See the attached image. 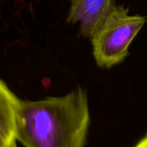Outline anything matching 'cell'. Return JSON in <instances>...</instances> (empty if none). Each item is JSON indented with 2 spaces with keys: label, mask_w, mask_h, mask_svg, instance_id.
Instances as JSON below:
<instances>
[{
  "label": "cell",
  "mask_w": 147,
  "mask_h": 147,
  "mask_svg": "<svg viewBox=\"0 0 147 147\" xmlns=\"http://www.w3.org/2000/svg\"><path fill=\"white\" fill-rule=\"evenodd\" d=\"M114 0H70L67 22L78 24L80 34L90 38L108 13Z\"/></svg>",
  "instance_id": "cell-3"
},
{
  "label": "cell",
  "mask_w": 147,
  "mask_h": 147,
  "mask_svg": "<svg viewBox=\"0 0 147 147\" xmlns=\"http://www.w3.org/2000/svg\"><path fill=\"white\" fill-rule=\"evenodd\" d=\"M145 23V17L130 15L127 8L113 2L90 37L97 66L110 68L122 62L129 55V46Z\"/></svg>",
  "instance_id": "cell-2"
},
{
  "label": "cell",
  "mask_w": 147,
  "mask_h": 147,
  "mask_svg": "<svg viewBox=\"0 0 147 147\" xmlns=\"http://www.w3.org/2000/svg\"><path fill=\"white\" fill-rule=\"evenodd\" d=\"M11 147H18V145H17V142H15L13 144H12V146Z\"/></svg>",
  "instance_id": "cell-6"
},
{
  "label": "cell",
  "mask_w": 147,
  "mask_h": 147,
  "mask_svg": "<svg viewBox=\"0 0 147 147\" xmlns=\"http://www.w3.org/2000/svg\"><path fill=\"white\" fill-rule=\"evenodd\" d=\"M18 99L0 80V147H11L16 140Z\"/></svg>",
  "instance_id": "cell-4"
},
{
  "label": "cell",
  "mask_w": 147,
  "mask_h": 147,
  "mask_svg": "<svg viewBox=\"0 0 147 147\" xmlns=\"http://www.w3.org/2000/svg\"><path fill=\"white\" fill-rule=\"evenodd\" d=\"M90 125L87 91L20 100L16 140L24 147H85Z\"/></svg>",
  "instance_id": "cell-1"
},
{
  "label": "cell",
  "mask_w": 147,
  "mask_h": 147,
  "mask_svg": "<svg viewBox=\"0 0 147 147\" xmlns=\"http://www.w3.org/2000/svg\"><path fill=\"white\" fill-rule=\"evenodd\" d=\"M133 147H147V133Z\"/></svg>",
  "instance_id": "cell-5"
}]
</instances>
